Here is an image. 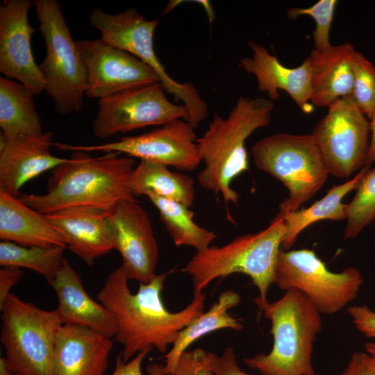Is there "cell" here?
Wrapping results in <instances>:
<instances>
[{"mask_svg":"<svg viewBox=\"0 0 375 375\" xmlns=\"http://www.w3.org/2000/svg\"><path fill=\"white\" fill-rule=\"evenodd\" d=\"M165 274H156L148 283H140L136 293L131 292L128 279L119 267L107 277L97 298L115 316V340L123 346V360L156 347L160 353L173 344L179 332L203 312L206 295L193 294L184 309L172 312L162 302L161 292Z\"/></svg>","mask_w":375,"mask_h":375,"instance_id":"obj_1","label":"cell"},{"mask_svg":"<svg viewBox=\"0 0 375 375\" xmlns=\"http://www.w3.org/2000/svg\"><path fill=\"white\" fill-rule=\"evenodd\" d=\"M118 155L108 152L92 157L74 151L67 162L51 170L44 194H22L18 198L42 215L70 207L111 210L121 201L137 200L128 186L135 161Z\"/></svg>","mask_w":375,"mask_h":375,"instance_id":"obj_2","label":"cell"},{"mask_svg":"<svg viewBox=\"0 0 375 375\" xmlns=\"http://www.w3.org/2000/svg\"><path fill=\"white\" fill-rule=\"evenodd\" d=\"M274 107L269 99L240 97L227 117L214 113L208 128L196 140L205 165L198 181L203 188L221 194L227 208L229 203H238L239 194L231 182L249 170L245 141L270 124Z\"/></svg>","mask_w":375,"mask_h":375,"instance_id":"obj_3","label":"cell"},{"mask_svg":"<svg viewBox=\"0 0 375 375\" xmlns=\"http://www.w3.org/2000/svg\"><path fill=\"white\" fill-rule=\"evenodd\" d=\"M270 321L273 346L268 353L245 358L262 375H316L314 344L322 329L320 312L302 292L289 289L274 302L258 306Z\"/></svg>","mask_w":375,"mask_h":375,"instance_id":"obj_4","label":"cell"},{"mask_svg":"<svg viewBox=\"0 0 375 375\" xmlns=\"http://www.w3.org/2000/svg\"><path fill=\"white\" fill-rule=\"evenodd\" d=\"M286 233L284 219L276 215L265 229L235 238L228 244L197 251L183 271L190 276L193 294L202 292L213 280L235 273L249 276L258 290V306L268 301L274 283L276 267Z\"/></svg>","mask_w":375,"mask_h":375,"instance_id":"obj_5","label":"cell"},{"mask_svg":"<svg viewBox=\"0 0 375 375\" xmlns=\"http://www.w3.org/2000/svg\"><path fill=\"white\" fill-rule=\"evenodd\" d=\"M1 342L14 375H56L55 344L63 324L56 310L41 309L10 293L0 307Z\"/></svg>","mask_w":375,"mask_h":375,"instance_id":"obj_6","label":"cell"},{"mask_svg":"<svg viewBox=\"0 0 375 375\" xmlns=\"http://www.w3.org/2000/svg\"><path fill=\"white\" fill-rule=\"evenodd\" d=\"M33 6L46 47L44 58L39 65L45 92L58 114L78 112L86 92V69L60 4L56 0H35Z\"/></svg>","mask_w":375,"mask_h":375,"instance_id":"obj_7","label":"cell"},{"mask_svg":"<svg viewBox=\"0 0 375 375\" xmlns=\"http://www.w3.org/2000/svg\"><path fill=\"white\" fill-rule=\"evenodd\" d=\"M251 152L256 167L288 190V197L279 204V215L298 210L317 194L329 175L310 134L267 136L257 141Z\"/></svg>","mask_w":375,"mask_h":375,"instance_id":"obj_8","label":"cell"},{"mask_svg":"<svg viewBox=\"0 0 375 375\" xmlns=\"http://www.w3.org/2000/svg\"><path fill=\"white\" fill-rule=\"evenodd\" d=\"M89 22L99 31L102 42L127 51L149 66L160 77L165 92L172 94L174 101H181L188 109L190 122L195 128L205 119L208 105L196 88L190 83L173 79L156 56L153 35L158 19L148 20L133 8L116 14L94 8L89 15Z\"/></svg>","mask_w":375,"mask_h":375,"instance_id":"obj_9","label":"cell"},{"mask_svg":"<svg viewBox=\"0 0 375 375\" xmlns=\"http://www.w3.org/2000/svg\"><path fill=\"white\" fill-rule=\"evenodd\" d=\"M363 281L361 272L353 267L340 272L329 270L312 249H281L274 284L282 290L300 291L320 314L333 315L357 297Z\"/></svg>","mask_w":375,"mask_h":375,"instance_id":"obj_10","label":"cell"},{"mask_svg":"<svg viewBox=\"0 0 375 375\" xmlns=\"http://www.w3.org/2000/svg\"><path fill=\"white\" fill-rule=\"evenodd\" d=\"M310 133L329 175L351 176L367 166L370 124L351 96L328 107Z\"/></svg>","mask_w":375,"mask_h":375,"instance_id":"obj_11","label":"cell"},{"mask_svg":"<svg viewBox=\"0 0 375 375\" xmlns=\"http://www.w3.org/2000/svg\"><path fill=\"white\" fill-rule=\"evenodd\" d=\"M161 83L130 88L99 99L92 121L94 135L106 138L149 126H162L172 120L190 121L183 104L169 101Z\"/></svg>","mask_w":375,"mask_h":375,"instance_id":"obj_12","label":"cell"},{"mask_svg":"<svg viewBox=\"0 0 375 375\" xmlns=\"http://www.w3.org/2000/svg\"><path fill=\"white\" fill-rule=\"evenodd\" d=\"M195 127L182 119L172 120L150 132L94 145H69L53 142L62 151H105L125 153L141 160L172 166L182 172L196 169L201 158L196 142Z\"/></svg>","mask_w":375,"mask_h":375,"instance_id":"obj_13","label":"cell"},{"mask_svg":"<svg viewBox=\"0 0 375 375\" xmlns=\"http://www.w3.org/2000/svg\"><path fill=\"white\" fill-rule=\"evenodd\" d=\"M76 46L87 74L85 95L99 99L141 85L161 83L147 64L100 39L79 40Z\"/></svg>","mask_w":375,"mask_h":375,"instance_id":"obj_14","label":"cell"},{"mask_svg":"<svg viewBox=\"0 0 375 375\" xmlns=\"http://www.w3.org/2000/svg\"><path fill=\"white\" fill-rule=\"evenodd\" d=\"M115 249L128 280L148 283L156 274L158 248L148 213L137 200L121 201L111 210Z\"/></svg>","mask_w":375,"mask_h":375,"instance_id":"obj_15","label":"cell"},{"mask_svg":"<svg viewBox=\"0 0 375 375\" xmlns=\"http://www.w3.org/2000/svg\"><path fill=\"white\" fill-rule=\"evenodd\" d=\"M32 6L30 0H6L0 4V72L38 95L45 91V81L32 51L31 39L35 29L28 18Z\"/></svg>","mask_w":375,"mask_h":375,"instance_id":"obj_16","label":"cell"},{"mask_svg":"<svg viewBox=\"0 0 375 375\" xmlns=\"http://www.w3.org/2000/svg\"><path fill=\"white\" fill-rule=\"evenodd\" d=\"M52 138L51 131L38 135L1 134L0 192L18 197L28 181L68 160L51 153Z\"/></svg>","mask_w":375,"mask_h":375,"instance_id":"obj_17","label":"cell"},{"mask_svg":"<svg viewBox=\"0 0 375 375\" xmlns=\"http://www.w3.org/2000/svg\"><path fill=\"white\" fill-rule=\"evenodd\" d=\"M43 215L65 235L67 248L88 266L115 249L110 210L70 207Z\"/></svg>","mask_w":375,"mask_h":375,"instance_id":"obj_18","label":"cell"},{"mask_svg":"<svg viewBox=\"0 0 375 375\" xmlns=\"http://www.w3.org/2000/svg\"><path fill=\"white\" fill-rule=\"evenodd\" d=\"M249 45L252 55L242 58L240 65L244 71L254 75L258 90L273 101L279 98L278 90H283L303 112H310L311 73L308 59L299 66L290 68L264 46L251 41Z\"/></svg>","mask_w":375,"mask_h":375,"instance_id":"obj_19","label":"cell"},{"mask_svg":"<svg viewBox=\"0 0 375 375\" xmlns=\"http://www.w3.org/2000/svg\"><path fill=\"white\" fill-rule=\"evenodd\" d=\"M113 340L89 328L65 324L56 338V375H106Z\"/></svg>","mask_w":375,"mask_h":375,"instance_id":"obj_20","label":"cell"},{"mask_svg":"<svg viewBox=\"0 0 375 375\" xmlns=\"http://www.w3.org/2000/svg\"><path fill=\"white\" fill-rule=\"evenodd\" d=\"M56 292V309L65 324H76L94 330L106 337H115L117 324L114 315L85 292L81 277L65 258L55 278L49 283Z\"/></svg>","mask_w":375,"mask_h":375,"instance_id":"obj_21","label":"cell"},{"mask_svg":"<svg viewBox=\"0 0 375 375\" xmlns=\"http://www.w3.org/2000/svg\"><path fill=\"white\" fill-rule=\"evenodd\" d=\"M356 51L349 42L332 45L324 51L312 50L306 58L311 73L312 105L328 107L336 100L351 95Z\"/></svg>","mask_w":375,"mask_h":375,"instance_id":"obj_22","label":"cell"},{"mask_svg":"<svg viewBox=\"0 0 375 375\" xmlns=\"http://www.w3.org/2000/svg\"><path fill=\"white\" fill-rule=\"evenodd\" d=\"M0 239L24 247L67 248L65 235L18 197L0 192Z\"/></svg>","mask_w":375,"mask_h":375,"instance_id":"obj_23","label":"cell"},{"mask_svg":"<svg viewBox=\"0 0 375 375\" xmlns=\"http://www.w3.org/2000/svg\"><path fill=\"white\" fill-rule=\"evenodd\" d=\"M369 166L360 169L349 181L329 189L321 199L308 208L298 209L279 215L284 219L286 233L283 239L281 249L290 250L295 244L299 235L308 226L318 221L347 220L348 203L342 200L350 192L355 190L362 176Z\"/></svg>","mask_w":375,"mask_h":375,"instance_id":"obj_24","label":"cell"},{"mask_svg":"<svg viewBox=\"0 0 375 375\" xmlns=\"http://www.w3.org/2000/svg\"><path fill=\"white\" fill-rule=\"evenodd\" d=\"M128 186L135 198L151 193L188 208L193 206L195 199L194 181L190 176L172 172L167 166L148 160H140L133 169Z\"/></svg>","mask_w":375,"mask_h":375,"instance_id":"obj_25","label":"cell"},{"mask_svg":"<svg viewBox=\"0 0 375 375\" xmlns=\"http://www.w3.org/2000/svg\"><path fill=\"white\" fill-rule=\"evenodd\" d=\"M240 300V294L233 290L222 292L208 311L203 312L179 332L172 348L163 356L166 375L174 370L180 356L194 341L219 329L240 331L243 328L240 320L228 312L229 309L237 306Z\"/></svg>","mask_w":375,"mask_h":375,"instance_id":"obj_26","label":"cell"},{"mask_svg":"<svg viewBox=\"0 0 375 375\" xmlns=\"http://www.w3.org/2000/svg\"><path fill=\"white\" fill-rule=\"evenodd\" d=\"M34 96L23 84L0 78V127L3 135L12 137L44 133Z\"/></svg>","mask_w":375,"mask_h":375,"instance_id":"obj_27","label":"cell"},{"mask_svg":"<svg viewBox=\"0 0 375 375\" xmlns=\"http://www.w3.org/2000/svg\"><path fill=\"white\" fill-rule=\"evenodd\" d=\"M146 196L158 209L160 218L175 245L190 246L201 251L208 248L216 238L214 232L194 222V212L190 208L154 194Z\"/></svg>","mask_w":375,"mask_h":375,"instance_id":"obj_28","label":"cell"},{"mask_svg":"<svg viewBox=\"0 0 375 375\" xmlns=\"http://www.w3.org/2000/svg\"><path fill=\"white\" fill-rule=\"evenodd\" d=\"M65 249L62 247H24L1 241L0 265L29 269L43 276L50 283L63 264Z\"/></svg>","mask_w":375,"mask_h":375,"instance_id":"obj_29","label":"cell"},{"mask_svg":"<svg viewBox=\"0 0 375 375\" xmlns=\"http://www.w3.org/2000/svg\"><path fill=\"white\" fill-rule=\"evenodd\" d=\"M347 208L344 240L356 238L375 220V167H369L360 180Z\"/></svg>","mask_w":375,"mask_h":375,"instance_id":"obj_30","label":"cell"},{"mask_svg":"<svg viewBox=\"0 0 375 375\" xmlns=\"http://www.w3.org/2000/svg\"><path fill=\"white\" fill-rule=\"evenodd\" d=\"M353 72L351 97L369 120L375 111V66L356 51L353 58Z\"/></svg>","mask_w":375,"mask_h":375,"instance_id":"obj_31","label":"cell"},{"mask_svg":"<svg viewBox=\"0 0 375 375\" xmlns=\"http://www.w3.org/2000/svg\"><path fill=\"white\" fill-rule=\"evenodd\" d=\"M338 3L336 0H319L308 8H292L288 10L286 15L290 19H295L302 15L312 17L315 23L314 49L324 51L332 46L329 39L330 31Z\"/></svg>","mask_w":375,"mask_h":375,"instance_id":"obj_32","label":"cell"},{"mask_svg":"<svg viewBox=\"0 0 375 375\" xmlns=\"http://www.w3.org/2000/svg\"><path fill=\"white\" fill-rule=\"evenodd\" d=\"M168 375H215L207 352L201 348L185 351L180 356L174 370Z\"/></svg>","mask_w":375,"mask_h":375,"instance_id":"obj_33","label":"cell"},{"mask_svg":"<svg viewBox=\"0 0 375 375\" xmlns=\"http://www.w3.org/2000/svg\"><path fill=\"white\" fill-rule=\"evenodd\" d=\"M151 349H147L139 352L133 359L127 362L123 360L122 353L119 352L116 358L115 369L111 375H142V363ZM147 372L149 375H166L165 365L162 364H150L147 367Z\"/></svg>","mask_w":375,"mask_h":375,"instance_id":"obj_34","label":"cell"},{"mask_svg":"<svg viewBox=\"0 0 375 375\" xmlns=\"http://www.w3.org/2000/svg\"><path fill=\"white\" fill-rule=\"evenodd\" d=\"M207 355L215 375H251L241 369L231 347L225 349L221 356L211 352Z\"/></svg>","mask_w":375,"mask_h":375,"instance_id":"obj_35","label":"cell"},{"mask_svg":"<svg viewBox=\"0 0 375 375\" xmlns=\"http://www.w3.org/2000/svg\"><path fill=\"white\" fill-rule=\"evenodd\" d=\"M347 312L355 328L365 337L375 338V311L367 305L350 306Z\"/></svg>","mask_w":375,"mask_h":375,"instance_id":"obj_36","label":"cell"},{"mask_svg":"<svg viewBox=\"0 0 375 375\" xmlns=\"http://www.w3.org/2000/svg\"><path fill=\"white\" fill-rule=\"evenodd\" d=\"M340 375H375L371 356L366 352L353 353Z\"/></svg>","mask_w":375,"mask_h":375,"instance_id":"obj_37","label":"cell"},{"mask_svg":"<svg viewBox=\"0 0 375 375\" xmlns=\"http://www.w3.org/2000/svg\"><path fill=\"white\" fill-rule=\"evenodd\" d=\"M24 272L17 267H3L0 269V307L3 304L12 286L22 278Z\"/></svg>","mask_w":375,"mask_h":375,"instance_id":"obj_38","label":"cell"},{"mask_svg":"<svg viewBox=\"0 0 375 375\" xmlns=\"http://www.w3.org/2000/svg\"><path fill=\"white\" fill-rule=\"evenodd\" d=\"M370 124V144L367 158V166H370L375 162V111L369 119Z\"/></svg>","mask_w":375,"mask_h":375,"instance_id":"obj_39","label":"cell"},{"mask_svg":"<svg viewBox=\"0 0 375 375\" xmlns=\"http://www.w3.org/2000/svg\"><path fill=\"white\" fill-rule=\"evenodd\" d=\"M365 352L372 358L375 370V342H368L365 344Z\"/></svg>","mask_w":375,"mask_h":375,"instance_id":"obj_40","label":"cell"}]
</instances>
